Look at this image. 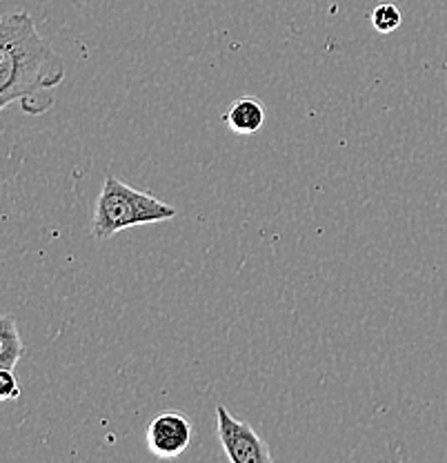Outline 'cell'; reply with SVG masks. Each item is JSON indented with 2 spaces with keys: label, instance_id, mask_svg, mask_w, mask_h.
Listing matches in <instances>:
<instances>
[{
  "label": "cell",
  "instance_id": "cell-7",
  "mask_svg": "<svg viewBox=\"0 0 447 463\" xmlns=\"http://www.w3.org/2000/svg\"><path fill=\"white\" fill-rule=\"evenodd\" d=\"M401 12L394 3H381L372 12V27L377 29L378 33H392L401 27Z\"/></svg>",
  "mask_w": 447,
  "mask_h": 463
},
{
  "label": "cell",
  "instance_id": "cell-4",
  "mask_svg": "<svg viewBox=\"0 0 447 463\" xmlns=\"http://www.w3.org/2000/svg\"><path fill=\"white\" fill-rule=\"evenodd\" d=\"M191 423L181 412H163L149 423L147 448L158 459H174L190 448Z\"/></svg>",
  "mask_w": 447,
  "mask_h": 463
},
{
  "label": "cell",
  "instance_id": "cell-2",
  "mask_svg": "<svg viewBox=\"0 0 447 463\" xmlns=\"http://www.w3.org/2000/svg\"><path fill=\"white\" fill-rule=\"evenodd\" d=\"M179 214L176 207L154 199L152 194L138 192L125 185L114 174H107L94 205V219H91V234L94 239L105 241L116 236L118 232L136 225L163 223L172 221Z\"/></svg>",
  "mask_w": 447,
  "mask_h": 463
},
{
  "label": "cell",
  "instance_id": "cell-8",
  "mask_svg": "<svg viewBox=\"0 0 447 463\" xmlns=\"http://www.w3.org/2000/svg\"><path fill=\"white\" fill-rule=\"evenodd\" d=\"M21 397V383L14 376V370L0 368V399L3 402H12V399Z\"/></svg>",
  "mask_w": 447,
  "mask_h": 463
},
{
  "label": "cell",
  "instance_id": "cell-1",
  "mask_svg": "<svg viewBox=\"0 0 447 463\" xmlns=\"http://www.w3.org/2000/svg\"><path fill=\"white\" fill-rule=\"evenodd\" d=\"M62 80L65 61L42 41L30 14H5L0 21V109L18 103L30 116L50 112Z\"/></svg>",
  "mask_w": 447,
  "mask_h": 463
},
{
  "label": "cell",
  "instance_id": "cell-5",
  "mask_svg": "<svg viewBox=\"0 0 447 463\" xmlns=\"http://www.w3.org/2000/svg\"><path fill=\"white\" fill-rule=\"evenodd\" d=\"M267 109L254 96H243L237 99L225 112V125H228L229 132L238 134V137H252V134L261 132L263 125H265Z\"/></svg>",
  "mask_w": 447,
  "mask_h": 463
},
{
  "label": "cell",
  "instance_id": "cell-3",
  "mask_svg": "<svg viewBox=\"0 0 447 463\" xmlns=\"http://www.w3.org/2000/svg\"><path fill=\"white\" fill-rule=\"evenodd\" d=\"M216 432L225 457L232 463H272L269 446L249 423L232 417L225 405H216Z\"/></svg>",
  "mask_w": 447,
  "mask_h": 463
},
{
  "label": "cell",
  "instance_id": "cell-6",
  "mask_svg": "<svg viewBox=\"0 0 447 463\" xmlns=\"http://www.w3.org/2000/svg\"><path fill=\"white\" fill-rule=\"evenodd\" d=\"M25 345H23L21 332H18L16 321L5 315L0 318V368L14 370L21 361Z\"/></svg>",
  "mask_w": 447,
  "mask_h": 463
}]
</instances>
